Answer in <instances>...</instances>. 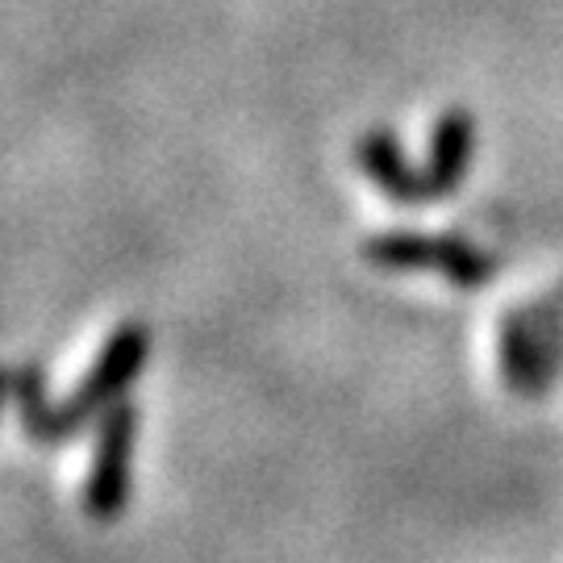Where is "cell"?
<instances>
[{
  "label": "cell",
  "mask_w": 563,
  "mask_h": 563,
  "mask_svg": "<svg viewBox=\"0 0 563 563\" xmlns=\"http://www.w3.org/2000/svg\"><path fill=\"white\" fill-rule=\"evenodd\" d=\"M146 355H151V330L142 322H121L104 339L92 367L76 384V393L55 405V446L84 434L92 422H101L113 405L125 401V388L139 380Z\"/></svg>",
  "instance_id": "cell-1"
},
{
  "label": "cell",
  "mask_w": 563,
  "mask_h": 563,
  "mask_svg": "<svg viewBox=\"0 0 563 563\" xmlns=\"http://www.w3.org/2000/svg\"><path fill=\"white\" fill-rule=\"evenodd\" d=\"M363 260L384 267V272H439L463 292L488 288L497 276V260L460 234L393 230V234H376V239L363 242Z\"/></svg>",
  "instance_id": "cell-2"
},
{
  "label": "cell",
  "mask_w": 563,
  "mask_h": 563,
  "mask_svg": "<svg viewBox=\"0 0 563 563\" xmlns=\"http://www.w3.org/2000/svg\"><path fill=\"white\" fill-rule=\"evenodd\" d=\"M142 409L134 401H118L101 422H97V446L88 463V484H84V509L92 522H118L130 501V460L139 443Z\"/></svg>",
  "instance_id": "cell-3"
},
{
  "label": "cell",
  "mask_w": 563,
  "mask_h": 563,
  "mask_svg": "<svg viewBox=\"0 0 563 563\" xmlns=\"http://www.w3.org/2000/svg\"><path fill=\"white\" fill-rule=\"evenodd\" d=\"M472 155H476V118L467 109H460V104H451L430 125V146H426L422 163L430 201H446V197L460 192L463 176L472 167Z\"/></svg>",
  "instance_id": "cell-4"
},
{
  "label": "cell",
  "mask_w": 563,
  "mask_h": 563,
  "mask_svg": "<svg viewBox=\"0 0 563 563\" xmlns=\"http://www.w3.org/2000/svg\"><path fill=\"white\" fill-rule=\"evenodd\" d=\"M355 163H360V172L380 188L388 201H397V205L430 201V188H426L422 167L409 163L401 139H397L388 125L363 130L360 142H355Z\"/></svg>",
  "instance_id": "cell-5"
},
{
  "label": "cell",
  "mask_w": 563,
  "mask_h": 563,
  "mask_svg": "<svg viewBox=\"0 0 563 563\" xmlns=\"http://www.w3.org/2000/svg\"><path fill=\"white\" fill-rule=\"evenodd\" d=\"M497 367H501V384L514 397H543V380H539V342H534V318L530 305L509 309L497 325Z\"/></svg>",
  "instance_id": "cell-6"
},
{
  "label": "cell",
  "mask_w": 563,
  "mask_h": 563,
  "mask_svg": "<svg viewBox=\"0 0 563 563\" xmlns=\"http://www.w3.org/2000/svg\"><path fill=\"white\" fill-rule=\"evenodd\" d=\"M13 405H18L21 434L38 446H55V401L46 393L42 363H18L13 367Z\"/></svg>",
  "instance_id": "cell-7"
},
{
  "label": "cell",
  "mask_w": 563,
  "mask_h": 563,
  "mask_svg": "<svg viewBox=\"0 0 563 563\" xmlns=\"http://www.w3.org/2000/svg\"><path fill=\"white\" fill-rule=\"evenodd\" d=\"M534 318V342H539V380H543V397L555 388L563 372V297H547V301L530 305Z\"/></svg>",
  "instance_id": "cell-8"
},
{
  "label": "cell",
  "mask_w": 563,
  "mask_h": 563,
  "mask_svg": "<svg viewBox=\"0 0 563 563\" xmlns=\"http://www.w3.org/2000/svg\"><path fill=\"white\" fill-rule=\"evenodd\" d=\"M9 397H13V367H4V363H0V409H4Z\"/></svg>",
  "instance_id": "cell-9"
}]
</instances>
